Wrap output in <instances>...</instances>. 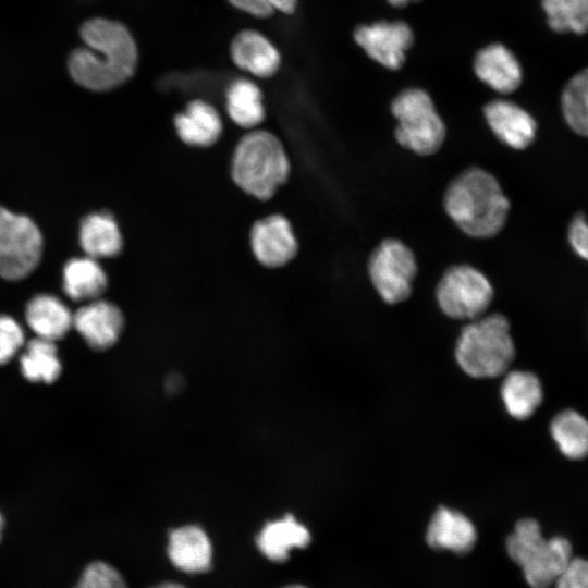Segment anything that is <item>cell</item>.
Returning <instances> with one entry per match:
<instances>
[{"instance_id":"cell-30","label":"cell","mask_w":588,"mask_h":588,"mask_svg":"<svg viewBox=\"0 0 588 588\" xmlns=\"http://www.w3.org/2000/svg\"><path fill=\"white\" fill-rule=\"evenodd\" d=\"M24 345V332L10 316L0 315V365L10 362Z\"/></svg>"},{"instance_id":"cell-26","label":"cell","mask_w":588,"mask_h":588,"mask_svg":"<svg viewBox=\"0 0 588 588\" xmlns=\"http://www.w3.org/2000/svg\"><path fill=\"white\" fill-rule=\"evenodd\" d=\"M226 109L236 124L247 128L258 125L265 117L260 89L248 79L233 82L226 93Z\"/></svg>"},{"instance_id":"cell-31","label":"cell","mask_w":588,"mask_h":588,"mask_svg":"<svg viewBox=\"0 0 588 588\" xmlns=\"http://www.w3.org/2000/svg\"><path fill=\"white\" fill-rule=\"evenodd\" d=\"M555 588H588V560L572 558L558 578Z\"/></svg>"},{"instance_id":"cell-9","label":"cell","mask_w":588,"mask_h":588,"mask_svg":"<svg viewBox=\"0 0 588 588\" xmlns=\"http://www.w3.org/2000/svg\"><path fill=\"white\" fill-rule=\"evenodd\" d=\"M368 273L381 298L388 304H397L411 295L417 274L416 258L403 242L389 238L372 252Z\"/></svg>"},{"instance_id":"cell-14","label":"cell","mask_w":588,"mask_h":588,"mask_svg":"<svg viewBox=\"0 0 588 588\" xmlns=\"http://www.w3.org/2000/svg\"><path fill=\"white\" fill-rule=\"evenodd\" d=\"M167 553L174 567L186 574H203L212 566V546L197 525H184L169 534Z\"/></svg>"},{"instance_id":"cell-38","label":"cell","mask_w":588,"mask_h":588,"mask_svg":"<svg viewBox=\"0 0 588 588\" xmlns=\"http://www.w3.org/2000/svg\"><path fill=\"white\" fill-rule=\"evenodd\" d=\"M283 588H307V587L302 586V585H296V584H295V585H289V586H285V587H283Z\"/></svg>"},{"instance_id":"cell-28","label":"cell","mask_w":588,"mask_h":588,"mask_svg":"<svg viewBox=\"0 0 588 588\" xmlns=\"http://www.w3.org/2000/svg\"><path fill=\"white\" fill-rule=\"evenodd\" d=\"M549 26L558 33L588 30V0H542Z\"/></svg>"},{"instance_id":"cell-2","label":"cell","mask_w":588,"mask_h":588,"mask_svg":"<svg viewBox=\"0 0 588 588\" xmlns=\"http://www.w3.org/2000/svg\"><path fill=\"white\" fill-rule=\"evenodd\" d=\"M444 208L464 233L488 238L503 229L510 201L492 174L471 168L449 185L444 195Z\"/></svg>"},{"instance_id":"cell-36","label":"cell","mask_w":588,"mask_h":588,"mask_svg":"<svg viewBox=\"0 0 588 588\" xmlns=\"http://www.w3.org/2000/svg\"><path fill=\"white\" fill-rule=\"evenodd\" d=\"M387 1L395 8H403L417 0H387Z\"/></svg>"},{"instance_id":"cell-23","label":"cell","mask_w":588,"mask_h":588,"mask_svg":"<svg viewBox=\"0 0 588 588\" xmlns=\"http://www.w3.org/2000/svg\"><path fill=\"white\" fill-rule=\"evenodd\" d=\"M501 395L506 411L512 417L527 419L542 401V387L534 373L512 371L502 383Z\"/></svg>"},{"instance_id":"cell-8","label":"cell","mask_w":588,"mask_h":588,"mask_svg":"<svg viewBox=\"0 0 588 588\" xmlns=\"http://www.w3.org/2000/svg\"><path fill=\"white\" fill-rule=\"evenodd\" d=\"M436 296L446 316L475 320L488 309L493 289L481 271L468 265H457L443 273Z\"/></svg>"},{"instance_id":"cell-5","label":"cell","mask_w":588,"mask_h":588,"mask_svg":"<svg viewBox=\"0 0 588 588\" xmlns=\"http://www.w3.org/2000/svg\"><path fill=\"white\" fill-rule=\"evenodd\" d=\"M290 163L280 140L269 132L256 131L242 138L234 152L232 175L246 193L271 197L289 175Z\"/></svg>"},{"instance_id":"cell-29","label":"cell","mask_w":588,"mask_h":588,"mask_svg":"<svg viewBox=\"0 0 588 588\" xmlns=\"http://www.w3.org/2000/svg\"><path fill=\"white\" fill-rule=\"evenodd\" d=\"M71 588H127V585L113 565L95 560L84 566Z\"/></svg>"},{"instance_id":"cell-16","label":"cell","mask_w":588,"mask_h":588,"mask_svg":"<svg viewBox=\"0 0 588 588\" xmlns=\"http://www.w3.org/2000/svg\"><path fill=\"white\" fill-rule=\"evenodd\" d=\"M426 540L433 549L465 554L474 548L477 532L464 514L442 506L436 511L428 525Z\"/></svg>"},{"instance_id":"cell-25","label":"cell","mask_w":588,"mask_h":588,"mask_svg":"<svg viewBox=\"0 0 588 588\" xmlns=\"http://www.w3.org/2000/svg\"><path fill=\"white\" fill-rule=\"evenodd\" d=\"M550 432L566 457L580 460L588 455V420L576 411L560 412L551 421Z\"/></svg>"},{"instance_id":"cell-32","label":"cell","mask_w":588,"mask_h":588,"mask_svg":"<svg viewBox=\"0 0 588 588\" xmlns=\"http://www.w3.org/2000/svg\"><path fill=\"white\" fill-rule=\"evenodd\" d=\"M568 242L574 252L588 261V221L584 215H577L568 228Z\"/></svg>"},{"instance_id":"cell-24","label":"cell","mask_w":588,"mask_h":588,"mask_svg":"<svg viewBox=\"0 0 588 588\" xmlns=\"http://www.w3.org/2000/svg\"><path fill=\"white\" fill-rule=\"evenodd\" d=\"M22 375L30 382H54L62 370L58 350L53 341L35 338L30 340L20 357Z\"/></svg>"},{"instance_id":"cell-4","label":"cell","mask_w":588,"mask_h":588,"mask_svg":"<svg viewBox=\"0 0 588 588\" xmlns=\"http://www.w3.org/2000/svg\"><path fill=\"white\" fill-rule=\"evenodd\" d=\"M509 556L522 568L531 588H551L569 561L572 546L564 537L546 539L538 522L524 518L506 539Z\"/></svg>"},{"instance_id":"cell-20","label":"cell","mask_w":588,"mask_h":588,"mask_svg":"<svg viewBox=\"0 0 588 588\" xmlns=\"http://www.w3.org/2000/svg\"><path fill=\"white\" fill-rule=\"evenodd\" d=\"M174 124L181 139L192 146H210L222 132L219 113L203 100L189 102L185 110L175 117Z\"/></svg>"},{"instance_id":"cell-19","label":"cell","mask_w":588,"mask_h":588,"mask_svg":"<svg viewBox=\"0 0 588 588\" xmlns=\"http://www.w3.org/2000/svg\"><path fill=\"white\" fill-rule=\"evenodd\" d=\"M25 318L37 338L53 342L62 339L73 327V315L54 295L33 297L26 306Z\"/></svg>"},{"instance_id":"cell-1","label":"cell","mask_w":588,"mask_h":588,"mask_svg":"<svg viewBox=\"0 0 588 588\" xmlns=\"http://www.w3.org/2000/svg\"><path fill=\"white\" fill-rule=\"evenodd\" d=\"M85 48L69 58V71L81 86L107 91L130 79L137 65V48L128 29L117 21L91 19L81 27Z\"/></svg>"},{"instance_id":"cell-37","label":"cell","mask_w":588,"mask_h":588,"mask_svg":"<svg viewBox=\"0 0 588 588\" xmlns=\"http://www.w3.org/2000/svg\"><path fill=\"white\" fill-rule=\"evenodd\" d=\"M4 525H5V520H4V517H3L2 513L0 512V543H1L2 538H3Z\"/></svg>"},{"instance_id":"cell-11","label":"cell","mask_w":588,"mask_h":588,"mask_svg":"<svg viewBox=\"0 0 588 588\" xmlns=\"http://www.w3.org/2000/svg\"><path fill=\"white\" fill-rule=\"evenodd\" d=\"M124 326L122 311L112 303L94 299L73 315V327L96 351H105L119 340Z\"/></svg>"},{"instance_id":"cell-3","label":"cell","mask_w":588,"mask_h":588,"mask_svg":"<svg viewBox=\"0 0 588 588\" xmlns=\"http://www.w3.org/2000/svg\"><path fill=\"white\" fill-rule=\"evenodd\" d=\"M515 346L510 323L501 314L481 316L461 332L455 357L460 367L474 378H493L511 365Z\"/></svg>"},{"instance_id":"cell-34","label":"cell","mask_w":588,"mask_h":588,"mask_svg":"<svg viewBox=\"0 0 588 588\" xmlns=\"http://www.w3.org/2000/svg\"><path fill=\"white\" fill-rule=\"evenodd\" d=\"M274 10H279L285 14L294 13L297 0H266Z\"/></svg>"},{"instance_id":"cell-17","label":"cell","mask_w":588,"mask_h":588,"mask_svg":"<svg viewBox=\"0 0 588 588\" xmlns=\"http://www.w3.org/2000/svg\"><path fill=\"white\" fill-rule=\"evenodd\" d=\"M311 540L309 530L293 515L268 522L259 531L256 544L268 560L282 563L294 549L306 548Z\"/></svg>"},{"instance_id":"cell-18","label":"cell","mask_w":588,"mask_h":588,"mask_svg":"<svg viewBox=\"0 0 588 588\" xmlns=\"http://www.w3.org/2000/svg\"><path fill=\"white\" fill-rule=\"evenodd\" d=\"M231 57L240 69L262 78L272 76L280 66L277 48L262 34L252 29L235 35Z\"/></svg>"},{"instance_id":"cell-15","label":"cell","mask_w":588,"mask_h":588,"mask_svg":"<svg viewBox=\"0 0 588 588\" xmlns=\"http://www.w3.org/2000/svg\"><path fill=\"white\" fill-rule=\"evenodd\" d=\"M474 72L481 82L500 94L515 91L523 79L522 68L514 53L497 42L477 52Z\"/></svg>"},{"instance_id":"cell-7","label":"cell","mask_w":588,"mask_h":588,"mask_svg":"<svg viewBox=\"0 0 588 588\" xmlns=\"http://www.w3.org/2000/svg\"><path fill=\"white\" fill-rule=\"evenodd\" d=\"M42 253V236L26 216L0 206V277L21 280L35 270Z\"/></svg>"},{"instance_id":"cell-6","label":"cell","mask_w":588,"mask_h":588,"mask_svg":"<svg viewBox=\"0 0 588 588\" xmlns=\"http://www.w3.org/2000/svg\"><path fill=\"white\" fill-rule=\"evenodd\" d=\"M391 111L397 121L394 134L401 146L421 156L441 148L445 125L427 91L420 88L401 91L393 99Z\"/></svg>"},{"instance_id":"cell-33","label":"cell","mask_w":588,"mask_h":588,"mask_svg":"<svg viewBox=\"0 0 588 588\" xmlns=\"http://www.w3.org/2000/svg\"><path fill=\"white\" fill-rule=\"evenodd\" d=\"M233 7L256 17H269L274 9L266 0H228Z\"/></svg>"},{"instance_id":"cell-27","label":"cell","mask_w":588,"mask_h":588,"mask_svg":"<svg viewBox=\"0 0 588 588\" xmlns=\"http://www.w3.org/2000/svg\"><path fill=\"white\" fill-rule=\"evenodd\" d=\"M561 103L569 127L580 136L588 137V69L577 73L566 84Z\"/></svg>"},{"instance_id":"cell-10","label":"cell","mask_w":588,"mask_h":588,"mask_svg":"<svg viewBox=\"0 0 588 588\" xmlns=\"http://www.w3.org/2000/svg\"><path fill=\"white\" fill-rule=\"evenodd\" d=\"M353 37L371 60L388 70H399L414 44V33L403 21H379L359 25Z\"/></svg>"},{"instance_id":"cell-21","label":"cell","mask_w":588,"mask_h":588,"mask_svg":"<svg viewBox=\"0 0 588 588\" xmlns=\"http://www.w3.org/2000/svg\"><path fill=\"white\" fill-rule=\"evenodd\" d=\"M103 269L91 257L74 258L63 269V290L74 301L97 299L106 290Z\"/></svg>"},{"instance_id":"cell-35","label":"cell","mask_w":588,"mask_h":588,"mask_svg":"<svg viewBox=\"0 0 588 588\" xmlns=\"http://www.w3.org/2000/svg\"><path fill=\"white\" fill-rule=\"evenodd\" d=\"M151 588H186V587L183 586L180 583L164 581V583H161L160 585L151 587Z\"/></svg>"},{"instance_id":"cell-12","label":"cell","mask_w":588,"mask_h":588,"mask_svg":"<svg viewBox=\"0 0 588 588\" xmlns=\"http://www.w3.org/2000/svg\"><path fill=\"white\" fill-rule=\"evenodd\" d=\"M252 247L259 262L267 267H280L294 258L297 241L290 222L284 217L274 215L254 225Z\"/></svg>"},{"instance_id":"cell-13","label":"cell","mask_w":588,"mask_h":588,"mask_svg":"<svg viewBox=\"0 0 588 588\" xmlns=\"http://www.w3.org/2000/svg\"><path fill=\"white\" fill-rule=\"evenodd\" d=\"M486 121L493 134L514 149H525L535 139V119L515 102L497 99L483 108Z\"/></svg>"},{"instance_id":"cell-22","label":"cell","mask_w":588,"mask_h":588,"mask_svg":"<svg viewBox=\"0 0 588 588\" xmlns=\"http://www.w3.org/2000/svg\"><path fill=\"white\" fill-rule=\"evenodd\" d=\"M79 242L88 257H112L121 250L122 235L110 215L93 213L82 221Z\"/></svg>"}]
</instances>
